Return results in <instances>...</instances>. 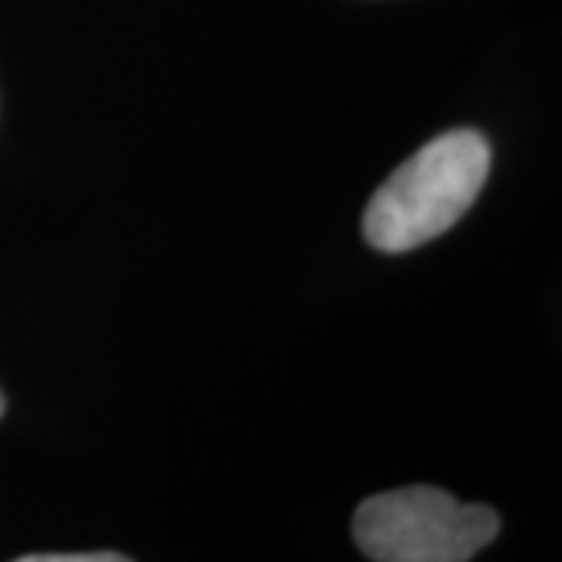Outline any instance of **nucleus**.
<instances>
[{"label": "nucleus", "mask_w": 562, "mask_h": 562, "mask_svg": "<svg viewBox=\"0 0 562 562\" xmlns=\"http://www.w3.org/2000/svg\"><path fill=\"white\" fill-rule=\"evenodd\" d=\"M491 172V144L453 128L419 147L372 194L362 235L382 254H406L450 232L479 201Z\"/></svg>", "instance_id": "nucleus-1"}, {"label": "nucleus", "mask_w": 562, "mask_h": 562, "mask_svg": "<svg viewBox=\"0 0 562 562\" xmlns=\"http://www.w3.org/2000/svg\"><path fill=\"white\" fill-rule=\"evenodd\" d=\"M501 516L438 487H401L360 503L353 541L375 562H465L497 538Z\"/></svg>", "instance_id": "nucleus-2"}, {"label": "nucleus", "mask_w": 562, "mask_h": 562, "mask_svg": "<svg viewBox=\"0 0 562 562\" xmlns=\"http://www.w3.org/2000/svg\"><path fill=\"white\" fill-rule=\"evenodd\" d=\"M3 409H7V403H3V394H0V416H3Z\"/></svg>", "instance_id": "nucleus-4"}, {"label": "nucleus", "mask_w": 562, "mask_h": 562, "mask_svg": "<svg viewBox=\"0 0 562 562\" xmlns=\"http://www.w3.org/2000/svg\"><path fill=\"white\" fill-rule=\"evenodd\" d=\"M128 557L122 553H32L20 557V562H125Z\"/></svg>", "instance_id": "nucleus-3"}]
</instances>
